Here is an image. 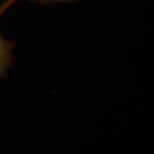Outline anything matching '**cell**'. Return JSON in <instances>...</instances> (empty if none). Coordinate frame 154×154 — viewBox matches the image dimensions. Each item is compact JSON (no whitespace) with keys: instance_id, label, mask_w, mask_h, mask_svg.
<instances>
[{"instance_id":"6da1fadb","label":"cell","mask_w":154,"mask_h":154,"mask_svg":"<svg viewBox=\"0 0 154 154\" xmlns=\"http://www.w3.org/2000/svg\"><path fill=\"white\" fill-rule=\"evenodd\" d=\"M16 1L15 0H5L1 5H0V17L5 14V11L14 5ZM14 42L6 40L1 33H0V80L6 75V73L8 71V69L11 66L13 63V48H14Z\"/></svg>"},{"instance_id":"7a4b0ae2","label":"cell","mask_w":154,"mask_h":154,"mask_svg":"<svg viewBox=\"0 0 154 154\" xmlns=\"http://www.w3.org/2000/svg\"><path fill=\"white\" fill-rule=\"evenodd\" d=\"M17 1V0H15ZM29 1H37L40 4H48V2H62V1H74V0H29Z\"/></svg>"}]
</instances>
